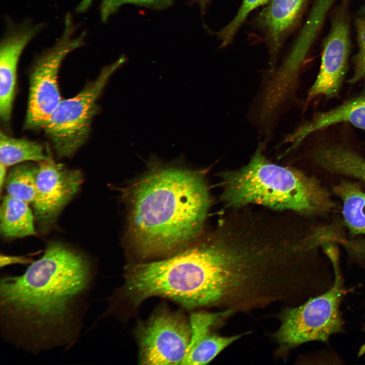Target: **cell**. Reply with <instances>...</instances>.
<instances>
[{
  "instance_id": "cell-24",
  "label": "cell",
  "mask_w": 365,
  "mask_h": 365,
  "mask_svg": "<svg viewBox=\"0 0 365 365\" xmlns=\"http://www.w3.org/2000/svg\"><path fill=\"white\" fill-rule=\"evenodd\" d=\"M93 0H82L76 9L77 13H83L86 12L90 7Z\"/></svg>"
},
{
  "instance_id": "cell-11",
  "label": "cell",
  "mask_w": 365,
  "mask_h": 365,
  "mask_svg": "<svg viewBox=\"0 0 365 365\" xmlns=\"http://www.w3.org/2000/svg\"><path fill=\"white\" fill-rule=\"evenodd\" d=\"M350 48L349 24L340 17L333 23L326 38L319 71L308 92V98L337 95L344 78Z\"/></svg>"
},
{
  "instance_id": "cell-13",
  "label": "cell",
  "mask_w": 365,
  "mask_h": 365,
  "mask_svg": "<svg viewBox=\"0 0 365 365\" xmlns=\"http://www.w3.org/2000/svg\"><path fill=\"white\" fill-rule=\"evenodd\" d=\"M343 122L365 130V95L352 99L332 110L316 114L291 137L297 145L314 131Z\"/></svg>"
},
{
  "instance_id": "cell-8",
  "label": "cell",
  "mask_w": 365,
  "mask_h": 365,
  "mask_svg": "<svg viewBox=\"0 0 365 365\" xmlns=\"http://www.w3.org/2000/svg\"><path fill=\"white\" fill-rule=\"evenodd\" d=\"M142 364H180L191 340L190 323L178 313L158 312L137 331Z\"/></svg>"
},
{
  "instance_id": "cell-4",
  "label": "cell",
  "mask_w": 365,
  "mask_h": 365,
  "mask_svg": "<svg viewBox=\"0 0 365 365\" xmlns=\"http://www.w3.org/2000/svg\"><path fill=\"white\" fill-rule=\"evenodd\" d=\"M221 184L223 202L235 209L255 204L313 215L333 207L329 194L316 179L271 162L260 148L247 165L221 174Z\"/></svg>"
},
{
  "instance_id": "cell-21",
  "label": "cell",
  "mask_w": 365,
  "mask_h": 365,
  "mask_svg": "<svg viewBox=\"0 0 365 365\" xmlns=\"http://www.w3.org/2000/svg\"><path fill=\"white\" fill-rule=\"evenodd\" d=\"M128 3L162 9L169 6L172 0H102L100 8L101 21L106 22L122 5Z\"/></svg>"
},
{
  "instance_id": "cell-25",
  "label": "cell",
  "mask_w": 365,
  "mask_h": 365,
  "mask_svg": "<svg viewBox=\"0 0 365 365\" xmlns=\"http://www.w3.org/2000/svg\"><path fill=\"white\" fill-rule=\"evenodd\" d=\"M6 168V166L0 163V188L1 192L7 176Z\"/></svg>"
},
{
  "instance_id": "cell-2",
  "label": "cell",
  "mask_w": 365,
  "mask_h": 365,
  "mask_svg": "<svg viewBox=\"0 0 365 365\" xmlns=\"http://www.w3.org/2000/svg\"><path fill=\"white\" fill-rule=\"evenodd\" d=\"M128 232L142 257L179 250L200 234L211 200L203 173L153 166L125 191Z\"/></svg>"
},
{
  "instance_id": "cell-15",
  "label": "cell",
  "mask_w": 365,
  "mask_h": 365,
  "mask_svg": "<svg viewBox=\"0 0 365 365\" xmlns=\"http://www.w3.org/2000/svg\"><path fill=\"white\" fill-rule=\"evenodd\" d=\"M343 202V214L351 232L365 235V192L355 183L343 180L334 188Z\"/></svg>"
},
{
  "instance_id": "cell-29",
  "label": "cell",
  "mask_w": 365,
  "mask_h": 365,
  "mask_svg": "<svg viewBox=\"0 0 365 365\" xmlns=\"http://www.w3.org/2000/svg\"><path fill=\"white\" fill-rule=\"evenodd\" d=\"M362 13L365 15V8H364V9H363V10L362 11Z\"/></svg>"
},
{
  "instance_id": "cell-12",
  "label": "cell",
  "mask_w": 365,
  "mask_h": 365,
  "mask_svg": "<svg viewBox=\"0 0 365 365\" xmlns=\"http://www.w3.org/2000/svg\"><path fill=\"white\" fill-rule=\"evenodd\" d=\"M305 0H269L258 18V24L266 32L270 43V71L284 37L294 26Z\"/></svg>"
},
{
  "instance_id": "cell-6",
  "label": "cell",
  "mask_w": 365,
  "mask_h": 365,
  "mask_svg": "<svg viewBox=\"0 0 365 365\" xmlns=\"http://www.w3.org/2000/svg\"><path fill=\"white\" fill-rule=\"evenodd\" d=\"M76 30L71 14L67 13L61 35L36 59L30 75L25 128H43L62 100L57 80L61 63L69 53L85 45L86 31L75 36Z\"/></svg>"
},
{
  "instance_id": "cell-1",
  "label": "cell",
  "mask_w": 365,
  "mask_h": 365,
  "mask_svg": "<svg viewBox=\"0 0 365 365\" xmlns=\"http://www.w3.org/2000/svg\"><path fill=\"white\" fill-rule=\"evenodd\" d=\"M96 275L92 260L61 241L19 275L0 280V320L5 338L32 353L68 348L79 336Z\"/></svg>"
},
{
  "instance_id": "cell-16",
  "label": "cell",
  "mask_w": 365,
  "mask_h": 365,
  "mask_svg": "<svg viewBox=\"0 0 365 365\" xmlns=\"http://www.w3.org/2000/svg\"><path fill=\"white\" fill-rule=\"evenodd\" d=\"M43 145L36 141L0 133V163L6 167L25 161L41 162L48 160Z\"/></svg>"
},
{
  "instance_id": "cell-20",
  "label": "cell",
  "mask_w": 365,
  "mask_h": 365,
  "mask_svg": "<svg viewBox=\"0 0 365 365\" xmlns=\"http://www.w3.org/2000/svg\"><path fill=\"white\" fill-rule=\"evenodd\" d=\"M269 1V0H243L234 18L217 33L222 41L221 46H227L231 42L239 28L252 11Z\"/></svg>"
},
{
  "instance_id": "cell-14",
  "label": "cell",
  "mask_w": 365,
  "mask_h": 365,
  "mask_svg": "<svg viewBox=\"0 0 365 365\" xmlns=\"http://www.w3.org/2000/svg\"><path fill=\"white\" fill-rule=\"evenodd\" d=\"M0 231L7 238H19L36 235L34 215L28 203L5 196L0 208Z\"/></svg>"
},
{
  "instance_id": "cell-10",
  "label": "cell",
  "mask_w": 365,
  "mask_h": 365,
  "mask_svg": "<svg viewBox=\"0 0 365 365\" xmlns=\"http://www.w3.org/2000/svg\"><path fill=\"white\" fill-rule=\"evenodd\" d=\"M44 27L43 23H34L28 19L20 23L7 20L6 30L0 44V115L5 122L9 121L11 116L20 56Z\"/></svg>"
},
{
  "instance_id": "cell-28",
  "label": "cell",
  "mask_w": 365,
  "mask_h": 365,
  "mask_svg": "<svg viewBox=\"0 0 365 365\" xmlns=\"http://www.w3.org/2000/svg\"><path fill=\"white\" fill-rule=\"evenodd\" d=\"M362 93H363V95H365V84H364V88H363V89Z\"/></svg>"
},
{
  "instance_id": "cell-18",
  "label": "cell",
  "mask_w": 365,
  "mask_h": 365,
  "mask_svg": "<svg viewBox=\"0 0 365 365\" xmlns=\"http://www.w3.org/2000/svg\"><path fill=\"white\" fill-rule=\"evenodd\" d=\"M243 335L224 337L211 333L188 351L180 364H207Z\"/></svg>"
},
{
  "instance_id": "cell-22",
  "label": "cell",
  "mask_w": 365,
  "mask_h": 365,
  "mask_svg": "<svg viewBox=\"0 0 365 365\" xmlns=\"http://www.w3.org/2000/svg\"><path fill=\"white\" fill-rule=\"evenodd\" d=\"M356 26L359 50L355 57L354 74L349 80L351 83H356L365 77V17L358 19Z\"/></svg>"
},
{
  "instance_id": "cell-26",
  "label": "cell",
  "mask_w": 365,
  "mask_h": 365,
  "mask_svg": "<svg viewBox=\"0 0 365 365\" xmlns=\"http://www.w3.org/2000/svg\"><path fill=\"white\" fill-rule=\"evenodd\" d=\"M199 4L201 9L204 10L205 9L206 5L207 4L208 0H195Z\"/></svg>"
},
{
  "instance_id": "cell-27",
  "label": "cell",
  "mask_w": 365,
  "mask_h": 365,
  "mask_svg": "<svg viewBox=\"0 0 365 365\" xmlns=\"http://www.w3.org/2000/svg\"><path fill=\"white\" fill-rule=\"evenodd\" d=\"M364 352H365V345L361 347V348L360 350V351L359 352V354L362 355Z\"/></svg>"
},
{
  "instance_id": "cell-19",
  "label": "cell",
  "mask_w": 365,
  "mask_h": 365,
  "mask_svg": "<svg viewBox=\"0 0 365 365\" xmlns=\"http://www.w3.org/2000/svg\"><path fill=\"white\" fill-rule=\"evenodd\" d=\"M232 312L226 310L216 313L198 312L190 316L191 340L187 351L202 338L211 333V328L220 318Z\"/></svg>"
},
{
  "instance_id": "cell-9",
  "label": "cell",
  "mask_w": 365,
  "mask_h": 365,
  "mask_svg": "<svg viewBox=\"0 0 365 365\" xmlns=\"http://www.w3.org/2000/svg\"><path fill=\"white\" fill-rule=\"evenodd\" d=\"M83 181L80 170L68 169L51 158L39 162L36 194L32 204L34 215L43 230L53 224L79 192Z\"/></svg>"
},
{
  "instance_id": "cell-7",
  "label": "cell",
  "mask_w": 365,
  "mask_h": 365,
  "mask_svg": "<svg viewBox=\"0 0 365 365\" xmlns=\"http://www.w3.org/2000/svg\"><path fill=\"white\" fill-rule=\"evenodd\" d=\"M334 267L336 280L333 287L300 306L286 308L281 313L280 325L275 338L283 347L311 341L325 342L331 335L342 331L339 306L344 291L337 264Z\"/></svg>"
},
{
  "instance_id": "cell-3",
  "label": "cell",
  "mask_w": 365,
  "mask_h": 365,
  "mask_svg": "<svg viewBox=\"0 0 365 365\" xmlns=\"http://www.w3.org/2000/svg\"><path fill=\"white\" fill-rule=\"evenodd\" d=\"M228 279V269L209 233L173 256L130 267L123 292L137 306L149 298L162 297L187 309H222Z\"/></svg>"
},
{
  "instance_id": "cell-17",
  "label": "cell",
  "mask_w": 365,
  "mask_h": 365,
  "mask_svg": "<svg viewBox=\"0 0 365 365\" xmlns=\"http://www.w3.org/2000/svg\"><path fill=\"white\" fill-rule=\"evenodd\" d=\"M39 165L31 163L18 165L7 176L5 185L7 195L32 203L36 194V179Z\"/></svg>"
},
{
  "instance_id": "cell-5",
  "label": "cell",
  "mask_w": 365,
  "mask_h": 365,
  "mask_svg": "<svg viewBox=\"0 0 365 365\" xmlns=\"http://www.w3.org/2000/svg\"><path fill=\"white\" fill-rule=\"evenodd\" d=\"M125 60L124 57L105 66L97 78L76 96L62 100L43 127L59 157H69L88 139L96 101L110 77Z\"/></svg>"
},
{
  "instance_id": "cell-23",
  "label": "cell",
  "mask_w": 365,
  "mask_h": 365,
  "mask_svg": "<svg viewBox=\"0 0 365 365\" xmlns=\"http://www.w3.org/2000/svg\"><path fill=\"white\" fill-rule=\"evenodd\" d=\"M33 261H34L32 260L30 258L26 257L24 256H10L1 254L0 258V265L1 268H3L7 266L14 264H30Z\"/></svg>"
}]
</instances>
